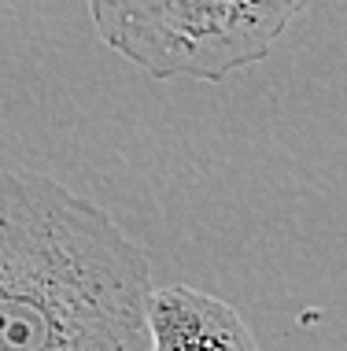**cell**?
Instances as JSON below:
<instances>
[{
	"label": "cell",
	"mask_w": 347,
	"mask_h": 351,
	"mask_svg": "<svg viewBox=\"0 0 347 351\" xmlns=\"http://www.w3.org/2000/svg\"><path fill=\"white\" fill-rule=\"evenodd\" d=\"M152 267L104 207L0 170V351H144Z\"/></svg>",
	"instance_id": "1"
},
{
	"label": "cell",
	"mask_w": 347,
	"mask_h": 351,
	"mask_svg": "<svg viewBox=\"0 0 347 351\" xmlns=\"http://www.w3.org/2000/svg\"><path fill=\"white\" fill-rule=\"evenodd\" d=\"M311 0H89L100 41L152 78L222 82L285 41Z\"/></svg>",
	"instance_id": "2"
},
{
	"label": "cell",
	"mask_w": 347,
	"mask_h": 351,
	"mask_svg": "<svg viewBox=\"0 0 347 351\" xmlns=\"http://www.w3.org/2000/svg\"><path fill=\"white\" fill-rule=\"evenodd\" d=\"M144 326L152 351H181V348L255 351V337L248 333L237 311L226 300L189 289V285L152 289Z\"/></svg>",
	"instance_id": "3"
}]
</instances>
